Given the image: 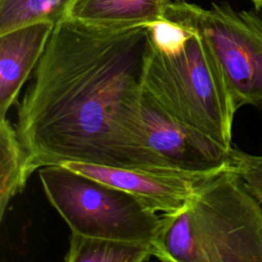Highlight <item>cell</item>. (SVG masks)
I'll return each instance as SVG.
<instances>
[{
	"label": "cell",
	"mask_w": 262,
	"mask_h": 262,
	"mask_svg": "<svg viewBox=\"0 0 262 262\" xmlns=\"http://www.w3.org/2000/svg\"><path fill=\"white\" fill-rule=\"evenodd\" d=\"M149 46L148 26L103 28L67 16L54 25L14 125L29 177L66 162L180 175L142 134Z\"/></svg>",
	"instance_id": "obj_1"
},
{
	"label": "cell",
	"mask_w": 262,
	"mask_h": 262,
	"mask_svg": "<svg viewBox=\"0 0 262 262\" xmlns=\"http://www.w3.org/2000/svg\"><path fill=\"white\" fill-rule=\"evenodd\" d=\"M148 27L143 91L174 119L229 151L237 108L212 50L196 31L168 18Z\"/></svg>",
	"instance_id": "obj_2"
},
{
	"label": "cell",
	"mask_w": 262,
	"mask_h": 262,
	"mask_svg": "<svg viewBox=\"0 0 262 262\" xmlns=\"http://www.w3.org/2000/svg\"><path fill=\"white\" fill-rule=\"evenodd\" d=\"M152 248L164 262H262V209L228 163L182 210L162 214Z\"/></svg>",
	"instance_id": "obj_3"
},
{
	"label": "cell",
	"mask_w": 262,
	"mask_h": 262,
	"mask_svg": "<svg viewBox=\"0 0 262 262\" xmlns=\"http://www.w3.org/2000/svg\"><path fill=\"white\" fill-rule=\"evenodd\" d=\"M37 172L47 201L72 233L154 244L162 214L133 194L63 165Z\"/></svg>",
	"instance_id": "obj_4"
},
{
	"label": "cell",
	"mask_w": 262,
	"mask_h": 262,
	"mask_svg": "<svg viewBox=\"0 0 262 262\" xmlns=\"http://www.w3.org/2000/svg\"><path fill=\"white\" fill-rule=\"evenodd\" d=\"M166 18L196 31L218 60L234 104L262 107V19L226 3L209 8L173 0Z\"/></svg>",
	"instance_id": "obj_5"
},
{
	"label": "cell",
	"mask_w": 262,
	"mask_h": 262,
	"mask_svg": "<svg viewBox=\"0 0 262 262\" xmlns=\"http://www.w3.org/2000/svg\"><path fill=\"white\" fill-rule=\"evenodd\" d=\"M141 127L148 148L174 172L207 176L228 165V151L208 136L166 113L142 89Z\"/></svg>",
	"instance_id": "obj_6"
},
{
	"label": "cell",
	"mask_w": 262,
	"mask_h": 262,
	"mask_svg": "<svg viewBox=\"0 0 262 262\" xmlns=\"http://www.w3.org/2000/svg\"><path fill=\"white\" fill-rule=\"evenodd\" d=\"M60 165L123 189L160 214H174L182 210L191 199L200 181L209 176L163 174L80 162H66Z\"/></svg>",
	"instance_id": "obj_7"
},
{
	"label": "cell",
	"mask_w": 262,
	"mask_h": 262,
	"mask_svg": "<svg viewBox=\"0 0 262 262\" xmlns=\"http://www.w3.org/2000/svg\"><path fill=\"white\" fill-rule=\"evenodd\" d=\"M37 21L0 34V118H5L36 69L54 28Z\"/></svg>",
	"instance_id": "obj_8"
},
{
	"label": "cell",
	"mask_w": 262,
	"mask_h": 262,
	"mask_svg": "<svg viewBox=\"0 0 262 262\" xmlns=\"http://www.w3.org/2000/svg\"><path fill=\"white\" fill-rule=\"evenodd\" d=\"M173 0H73L64 16L103 28L148 26L166 19Z\"/></svg>",
	"instance_id": "obj_9"
},
{
	"label": "cell",
	"mask_w": 262,
	"mask_h": 262,
	"mask_svg": "<svg viewBox=\"0 0 262 262\" xmlns=\"http://www.w3.org/2000/svg\"><path fill=\"white\" fill-rule=\"evenodd\" d=\"M155 258L151 244L71 233L67 262H144Z\"/></svg>",
	"instance_id": "obj_10"
},
{
	"label": "cell",
	"mask_w": 262,
	"mask_h": 262,
	"mask_svg": "<svg viewBox=\"0 0 262 262\" xmlns=\"http://www.w3.org/2000/svg\"><path fill=\"white\" fill-rule=\"evenodd\" d=\"M29 176L26 158L15 126L5 117L0 118V219L9 202L26 186Z\"/></svg>",
	"instance_id": "obj_11"
},
{
	"label": "cell",
	"mask_w": 262,
	"mask_h": 262,
	"mask_svg": "<svg viewBox=\"0 0 262 262\" xmlns=\"http://www.w3.org/2000/svg\"><path fill=\"white\" fill-rule=\"evenodd\" d=\"M73 0H0V34L37 21L56 24Z\"/></svg>",
	"instance_id": "obj_12"
},
{
	"label": "cell",
	"mask_w": 262,
	"mask_h": 262,
	"mask_svg": "<svg viewBox=\"0 0 262 262\" xmlns=\"http://www.w3.org/2000/svg\"><path fill=\"white\" fill-rule=\"evenodd\" d=\"M227 161L262 209V156L251 155L232 146Z\"/></svg>",
	"instance_id": "obj_13"
},
{
	"label": "cell",
	"mask_w": 262,
	"mask_h": 262,
	"mask_svg": "<svg viewBox=\"0 0 262 262\" xmlns=\"http://www.w3.org/2000/svg\"><path fill=\"white\" fill-rule=\"evenodd\" d=\"M252 2L254 3V5L257 9L262 8V0H252Z\"/></svg>",
	"instance_id": "obj_14"
}]
</instances>
